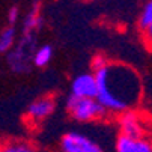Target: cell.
<instances>
[{
	"label": "cell",
	"instance_id": "cell-2",
	"mask_svg": "<svg viewBox=\"0 0 152 152\" xmlns=\"http://www.w3.org/2000/svg\"><path fill=\"white\" fill-rule=\"evenodd\" d=\"M66 110L78 122L96 121L105 116V107L95 98H80L71 95L66 101Z\"/></svg>",
	"mask_w": 152,
	"mask_h": 152
},
{
	"label": "cell",
	"instance_id": "cell-4",
	"mask_svg": "<svg viewBox=\"0 0 152 152\" xmlns=\"http://www.w3.org/2000/svg\"><path fill=\"white\" fill-rule=\"evenodd\" d=\"M62 152H104L102 148L88 136L80 133H68L60 140Z\"/></svg>",
	"mask_w": 152,
	"mask_h": 152
},
{
	"label": "cell",
	"instance_id": "cell-10",
	"mask_svg": "<svg viewBox=\"0 0 152 152\" xmlns=\"http://www.w3.org/2000/svg\"><path fill=\"white\" fill-rule=\"evenodd\" d=\"M0 152H36V149L23 140H11L0 145Z\"/></svg>",
	"mask_w": 152,
	"mask_h": 152
},
{
	"label": "cell",
	"instance_id": "cell-16",
	"mask_svg": "<svg viewBox=\"0 0 152 152\" xmlns=\"http://www.w3.org/2000/svg\"><path fill=\"white\" fill-rule=\"evenodd\" d=\"M143 33H145V41H146V44L152 48V26H149L148 29H145Z\"/></svg>",
	"mask_w": 152,
	"mask_h": 152
},
{
	"label": "cell",
	"instance_id": "cell-6",
	"mask_svg": "<svg viewBox=\"0 0 152 152\" xmlns=\"http://www.w3.org/2000/svg\"><path fill=\"white\" fill-rule=\"evenodd\" d=\"M71 95L80 98H95L98 96V84L95 74L84 72L74 78L71 84Z\"/></svg>",
	"mask_w": 152,
	"mask_h": 152
},
{
	"label": "cell",
	"instance_id": "cell-8",
	"mask_svg": "<svg viewBox=\"0 0 152 152\" xmlns=\"http://www.w3.org/2000/svg\"><path fill=\"white\" fill-rule=\"evenodd\" d=\"M54 110V99L51 96H44L33 101L29 108H27V118L32 122H41L42 119H45L50 116Z\"/></svg>",
	"mask_w": 152,
	"mask_h": 152
},
{
	"label": "cell",
	"instance_id": "cell-3",
	"mask_svg": "<svg viewBox=\"0 0 152 152\" xmlns=\"http://www.w3.org/2000/svg\"><path fill=\"white\" fill-rule=\"evenodd\" d=\"M35 47V35H23L17 44L15 50L9 53L8 60L12 71L15 72H26L30 69V60H33V56L36 53Z\"/></svg>",
	"mask_w": 152,
	"mask_h": 152
},
{
	"label": "cell",
	"instance_id": "cell-15",
	"mask_svg": "<svg viewBox=\"0 0 152 152\" xmlns=\"http://www.w3.org/2000/svg\"><path fill=\"white\" fill-rule=\"evenodd\" d=\"M17 18H18V9L14 6V8H11V9H9V14H8V20H9V24H11V26H14V24H15Z\"/></svg>",
	"mask_w": 152,
	"mask_h": 152
},
{
	"label": "cell",
	"instance_id": "cell-9",
	"mask_svg": "<svg viewBox=\"0 0 152 152\" xmlns=\"http://www.w3.org/2000/svg\"><path fill=\"white\" fill-rule=\"evenodd\" d=\"M42 24V17H41V11H39V5L35 3L30 9V12L27 14L24 24H23V35H35V32L38 29H41Z\"/></svg>",
	"mask_w": 152,
	"mask_h": 152
},
{
	"label": "cell",
	"instance_id": "cell-12",
	"mask_svg": "<svg viewBox=\"0 0 152 152\" xmlns=\"http://www.w3.org/2000/svg\"><path fill=\"white\" fill-rule=\"evenodd\" d=\"M14 41H15V29L12 26L3 29L0 33V53L8 51L14 45Z\"/></svg>",
	"mask_w": 152,
	"mask_h": 152
},
{
	"label": "cell",
	"instance_id": "cell-5",
	"mask_svg": "<svg viewBox=\"0 0 152 152\" xmlns=\"http://www.w3.org/2000/svg\"><path fill=\"white\" fill-rule=\"evenodd\" d=\"M119 126H121V136H125L129 139L145 137V121L133 110L121 115Z\"/></svg>",
	"mask_w": 152,
	"mask_h": 152
},
{
	"label": "cell",
	"instance_id": "cell-13",
	"mask_svg": "<svg viewBox=\"0 0 152 152\" xmlns=\"http://www.w3.org/2000/svg\"><path fill=\"white\" fill-rule=\"evenodd\" d=\"M140 29L145 30L149 26H152V0H148L146 5L143 6V11L140 14V20H139Z\"/></svg>",
	"mask_w": 152,
	"mask_h": 152
},
{
	"label": "cell",
	"instance_id": "cell-1",
	"mask_svg": "<svg viewBox=\"0 0 152 152\" xmlns=\"http://www.w3.org/2000/svg\"><path fill=\"white\" fill-rule=\"evenodd\" d=\"M98 84L96 99L105 110L125 113L136 107L142 95V81L136 69L124 63L108 62L94 72Z\"/></svg>",
	"mask_w": 152,
	"mask_h": 152
},
{
	"label": "cell",
	"instance_id": "cell-11",
	"mask_svg": "<svg viewBox=\"0 0 152 152\" xmlns=\"http://www.w3.org/2000/svg\"><path fill=\"white\" fill-rule=\"evenodd\" d=\"M51 56H53V48L50 45H42L36 50V53L33 56V65H36V66H45L51 60Z\"/></svg>",
	"mask_w": 152,
	"mask_h": 152
},
{
	"label": "cell",
	"instance_id": "cell-7",
	"mask_svg": "<svg viewBox=\"0 0 152 152\" xmlns=\"http://www.w3.org/2000/svg\"><path fill=\"white\" fill-rule=\"evenodd\" d=\"M116 152H152V140L148 137L129 139L119 136L116 140Z\"/></svg>",
	"mask_w": 152,
	"mask_h": 152
},
{
	"label": "cell",
	"instance_id": "cell-14",
	"mask_svg": "<svg viewBox=\"0 0 152 152\" xmlns=\"http://www.w3.org/2000/svg\"><path fill=\"white\" fill-rule=\"evenodd\" d=\"M107 63H108V62L105 60V57L98 54V56H95V59L92 60V68H94V71H98V69L104 68Z\"/></svg>",
	"mask_w": 152,
	"mask_h": 152
}]
</instances>
